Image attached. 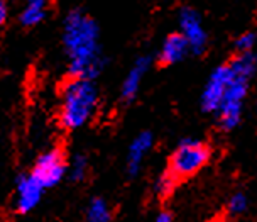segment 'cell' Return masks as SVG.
I'll return each instance as SVG.
<instances>
[{
  "mask_svg": "<svg viewBox=\"0 0 257 222\" xmlns=\"http://www.w3.org/2000/svg\"><path fill=\"white\" fill-rule=\"evenodd\" d=\"M63 48L71 78L95 80L103 70L100 27L83 11H71L63 22Z\"/></svg>",
  "mask_w": 257,
  "mask_h": 222,
  "instance_id": "cell-1",
  "label": "cell"
},
{
  "mask_svg": "<svg viewBox=\"0 0 257 222\" xmlns=\"http://www.w3.org/2000/svg\"><path fill=\"white\" fill-rule=\"evenodd\" d=\"M232 78L223 95V100L217 110L218 126L223 131H232L238 126L244 109V100L249 94L252 77L257 73V54L252 53H237L230 61Z\"/></svg>",
  "mask_w": 257,
  "mask_h": 222,
  "instance_id": "cell-2",
  "label": "cell"
},
{
  "mask_svg": "<svg viewBox=\"0 0 257 222\" xmlns=\"http://www.w3.org/2000/svg\"><path fill=\"white\" fill-rule=\"evenodd\" d=\"M100 94L95 80L71 78L61 92L59 122L64 129L76 131L88 124L98 109Z\"/></svg>",
  "mask_w": 257,
  "mask_h": 222,
  "instance_id": "cell-3",
  "label": "cell"
},
{
  "mask_svg": "<svg viewBox=\"0 0 257 222\" xmlns=\"http://www.w3.org/2000/svg\"><path fill=\"white\" fill-rule=\"evenodd\" d=\"M212 158V150L200 139H183L169 156L166 173L180 182L203 170Z\"/></svg>",
  "mask_w": 257,
  "mask_h": 222,
  "instance_id": "cell-4",
  "label": "cell"
},
{
  "mask_svg": "<svg viewBox=\"0 0 257 222\" xmlns=\"http://www.w3.org/2000/svg\"><path fill=\"white\" fill-rule=\"evenodd\" d=\"M29 173L43 185L44 190L56 187L68 173V161L64 158V153L59 147L44 151L36 160V163Z\"/></svg>",
  "mask_w": 257,
  "mask_h": 222,
  "instance_id": "cell-5",
  "label": "cell"
},
{
  "mask_svg": "<svg viewBox=\"0 0 257 222\" xmlns=\"http://www.w3.org/2000/svg\"><path fill=\"white\" fill-rule=\"evenodd\" d=\"M178 24H180V34L186 39L190 53L203 54L208 46V34L203 26L200 12L193 7H183L178 14Z\"/></svg>",
  "mask_w": 257,
  "mask_h": 222,
  "instance_id": "cell-6",
  "label": "cell"
},
{
  "mask_svg": "<svg viewBox=\"0 0 257 222\" xmlns=\"http://www.w3.org/2000/svg\"><path fill=\"white\" fill-rule=\"evenodd\" d=\"M232 78V68L228 63H223L217 66L208 77L205 83V89L201 92V110L206 114H217L223 100V95L227 92V87Z\"/></svg>",
  "mask_w": 257,
  "mask_h": 222,
  "instance_id": "cell-7",
  "label": "cell"
},
{
  "mask_svg": "<svg viewBox=\"0 0 257 222\" xmlns=\"http://www.w3.org/2000/svg\"><path fill=\"white\" fill-rule=\"evenodd\" d=\"M44 195V188L31 173H24L16 183V209L19 214H29L39 205Z\"/></svg>",
  "mask_w": 257,
  "mask_h": 222,
  "instance_id": "cell-8",
  "label": "cell"
},
{
  "mask_svg": "<svg viewBox=\"0 0 257 222\" xmlns=\"http://www.w3.org/2000/svg\"><path fill=\"white\" fill-rule=\"evenodd\" d=\"M153 144H154V136L149 131H142L132 139L131 146H128L127 161H125V170L131 178H134L141 173L142 163H144L146 156L149 155V151L153 150Z\"/></svg>",
  "mask_w": 257,
  "mask_h": 222,
  "instance_id": "cell-9",
  "label": "cell"
},
{
  "mask_svg": "<svg viewBox=\"0 0 257 222\" xmlns=\"http://www.w3.org/2000/svg\"><path fill=\"white\" fill-rule=\"evenodd\" d=\"M149 68H151V58L146 56V54L144 56H139L132 63L131 70L127 71L120 87V99L123 102H132L136 99L142 85V80L148 75Z\"/></svg>",
  "mask_w": 257,
  "mask_h": 222,
  "instance_id": "cell-10",
  "label": "cell"
},
{
  "mask_svg": "<svg viewBox=\"0 0 257 222\" xmlns=\"http://www.w3.org/2000/svg\"><path fill=\"white\" fill-rule=\"evenodd\" d=\"M188 53H190V48H188L186 39L183 38L180 32H173L169 34L166 39L163 41V46L159 49V63L164 64V66H169V64H176L183 61Z\"/></svg>",
  "mask_w": 257,
  "mask_h": 222,
  "instance_id": "cell-11",
  "label": "cell"
},
{
  "mask_svg": "<svg viewBox=\"0 0 257 222\" xmlns=\"http://www.w3.org/2000/svg\"><path fill=\"white\" fill-rule=\"evenodd\" d=\"M48 0H24L19 21L24 27H36L46 19Z\"/></svg>",
  "mask_w": 257,
  "mask_h": 222,
  "instance_id": "cell-12",
  "label": "cell"
},
{
  "mask_svg": "<svg viewBox=\"0 0 257 222\" xmlns=\"http://www.w3.org/2000/svg\"><path fill=\"white\" fill-rule=\"evenodd\" d=\"M112 209L102 197H95L85 209V222H112Z\"/></svg>",
  "mask_w": 257,
  "mask_h": 222,
  "instance_id": "cell-13",
  "label": "cell"
},
{
  "mask_svg": "<svg viewBox=\"0 0 257 222\" xmlns=\"http://www.w3.org/2000/svg\"><path fill=\"white\" fill-rule=\"evenodd\" d=\"M88 170H90V161L88 156L83 155V153H78V155L73 156L71 163L68 165V173H70V178L73 182H83L88 177Z\"/></svg>",
  "mask_w": 257,
  "mask_h": 222,
  "instance_id": "cell-14",
  "label": "cell"
},
{
  "mask_svg": "<svg viewBox=\"0 0 257 222\" xmlns=\"http://www.w3.org/2000/svg\"><path fill=\"white\" fill-rule=\"evenodd\" d=\"M255 43H257L255 32L247 31V32H242V34L235 39L233 48H235L237 53H252V51H254Z\"/></svg>",
  "mask_w": 257,
  "mask_h": 222,
  "instance_id": "cell-15",
  "label": "cell"
},
{
  "mask_svg": "<svg viewBox=\"0 0 257 222\" xmlns=\"http://www.w3.org/2000/svg\"><path fill=\"white\" fill-rule=\"evenodd\" d=\"M174 185H176V180H174L171 175H168L164 172L159 177L158 183H156V192H158V195H161V197H166L173 192Z\"/></svg>",
  "mask_w": 257,
  "mask_h": 222,
  "instance_id": "cell-16",
  "label": "cell"
},
{
  "mask_svg": "<svg viewBox=\"0 0 257 222\" xmlns=\"http://www.w3.org/2000/svg\"><path fill=\"white\" fill-rule=\"evenodd\" d=\"M245 207H247V198L244 193H235V195H232L230 200H228V212L233 215L244 212Z\"/></svg>",
  "mask_w": 257,
  "mask_h": 222,
  "instance_id": "cell-17",
  "label": "cell"
},
{
  "mask_svg": "<svg viewBox=\"0 0 257 222\" xmlns=\"http://www.w3.org/2000/svg\"><path fill=\"white\" fill-rule=\"evenodd\" d=\"M7 16H9V7H7V2L6 0H0V26L7 21Z\"/></svg>",
  "mask_w": 257,
  "mask_h": 222,
  "instance_id": "cell-18",
  "label": "cell"
},
{
  "mask_svg": "<svg viewBox=\"0 0 257 222\" xmlns=\"http://www.w3.org/2000/svg\"><path fill=\"white\" fill-rule=\"evenodd\" d=\"M156 222H173V217H171V214H168V212H161L158 215V219H156Z\"/></svg>",
  "mask_w": 257,
  "mask_h": 222,
  "instance_id": "cell-19",
  "label": "cell"
},
{
  "mask_svg": "<svg viewBox=\"0 0 257 222\" xmlns=\"http://www.w3.org/2000/svg\"><path fill=\"white\" fill-rule=\"evenodd\" d=\"M212 222H225L223 219H215V220H212Z\"/></svg>",
  "mask_w": 257,
  "mask_h": 222,
  "instance_id": "cell-20",
  "label": "cell"
}]
</instances>
